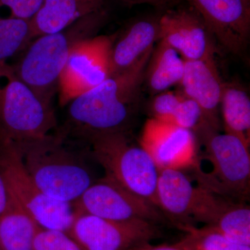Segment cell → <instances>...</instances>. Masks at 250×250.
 <instances>
[{
    "label": "cell",
    "mask_w": 250,
    "mask_h": 250,
    "mask_svg": "<svg viewBox=\"0 0 250 250\" xmlns=\"http://www.w3.org/2000/svg\"><path fill=\"white\" fill-rule=\"evenodd\" d=\"M152 50L128 70L112 75L70 102L67 127L62 134L87 141L95 135L125 132L139 98Z\"/></svg>",
    "instance_id": "6da1fadb"
},
{
    "label": "cell",
    "mask_w": 250,
    "mask_h": 250,
    "mask_svg": "<svg viewBox=\"0 0 250 250\" xmlns=\"http://www.w3.org/2000/svg\"><path fill=\"white\" fill-rule=\"evenodd\" d=\"M14 144L28 173L51 198L73 205L97 181L88 153L62 133Z\"/></svg>",
    "instance_id": "7a4b0ae2"
},
{
    "label": "cell",
    "mask_w": 250,
    "mask_h": 250,
    "mask_svg": "<svg viewBox=\"0 0 250 250\" xmlns=\"http://www.w3.org/2000/svg\"><path fill=\"white\" fill-rule=\"evenodd\" d=\"M104 9L80 18L63 30L39 36L12 65L16 75L45 103L52 104L72 47L93 36L106 19Z\"/></svg>",
    "instance_id": "3957f363"
},
{
    "label": "cell",
    "mask_w": 250,
    "mask_h": 250,
    "mask_svg": "<svg viewBox=\"0 0 250 250\" xmlns=\"http://www.w3.org/2000/svg\"><path fill=\"white\" fill-rule=\"evenodd\" d=\"M57 126L52 104L18 78L12 65H0V143L41 139Z\"/></svg>",
    "instance_id": "277c9868"
},
{
    "label": "cell",
    "mask_w": 250,
    "mask_h": 250,
    "mask_svg": "<svg viewBox=\"0 0 250 250\" xmlns=\"http://www.w3.org/2000/svg\"><path fill=\"white\" fill-rule=\"evenodd\" d=\"M87 141L105 177L156 206L159 170L140 145L131 143L125 132L95 135Z\"/></svg>",
    "instance_id": "5b68a950"
},
{
    "label": "cell",
    "mask_w": 250,
    "mask_h": 250,
    "mask_svg": "<svg viewBox=\"0 0 250 250\" xmlns=\"http://www.w3.org/2000/svg\"><path fill=\"white\" fill-rule=\"evenodd\" d=\"M205 147V156L211 164L209 173L195 167L198 186L229 200L243 202L249 195V146L233 135L219 134L207 123L196 130Z\"/></svg>",
    "instance_id": "8992f818"
},
{
    "label": "cell",
    "mask_w": 250,
    "mask_h": 250,
    "mask_svg": "<svg viewBox=\"0 0 250 250\" xmlns=\"http://www.w3.org/2000/svg\"><path fill=\"white\" fill-rule=\"evenodd\" d=\"M0 173L13 200L40 228L68 231L75 218L73 205L51 198L39 188L14 143H0Z\"/></svg>",
    "instance_id": "52a82bcc"
},
{
    "label": "cell",
    "mask_w": 250,
    "mask_h": 250,
    "mask_svg": "<svg viewBox=\"0 0 250 250\" xmlns=\"http://www.w3.org/2000/svg\"><path fill=\"white\" fill-rule=\"evenodd\" d=\"M72 205L75 213L112 221H146L156 225L167 221L152 202L105 177L94 182Z\"/></svg>",
    "instance_id": "ba28073f"
},
{
    "label": "cell",
    "mask_w": 250,
    "mask_h": 250,
    "mask_svg": "<svg viewBox=\"0 0 250 250\" xmlns=\"http://www.w3.org/2000/svg\"><path fill=\"white\" fill-rule=\"evenodd\" d=\"M113 42L108 36H91L72 47L59 78V104L65 106L111 77Z\"/></svg>",
    "instance_id": "9c48e42d"
},
{
    "label": "cell",
    "mask_w": 250,
    "mask_h": 250,
    "mask_svg": "<svg viewBox=\"0 0 250 250\" xmlns=\"http://www.w3.org/2000/svg\"><path fill=\"white\" fill-rule=\"evenodd\" d=\"M67 233L82 250H129L160 236L156 224L116 222L75 213Z\"/></svg>",
    "instance_id": "30bf717a"
},
{
    "label": "cell",
    "mask_w": 250,
    "mask_h": 250,
    "mask_svg": "<svg viewBox=\"0 0 250 250\" xmlns=\"http://www.w3.org/2000/svg\"><path fill=\"white\" fill-rule=\"evenodd\" d=\"M207 29L234 55L246 52L250 35V0H184Z\"/></svg>",
    "instance_id": "8fae6325"
},
{
    "label": "cell",
    "mask_w": 250,
    "mask_h": 250,
    "mask_svg": "<svg viewBox=\"0 0 250 250\" xmlns=\"http://www.w3.org/2000/svg\"><path fill=\"white\" fill-rule=\"evenodd\" d=\"M139 145L159 170H182L198 166L197 139L193 131L149 118L143 126Z\"/></svg>",
    "instance_id": "7c38bea8"
},
{
    "label": "cell",
    "mask_w": 250,
    "mask_h": 250,
    "mask_svg": "<svg viewBox=\"0 0 250 250\" xmlns=\"http://www.w3.org/2000/svg\"><path fill=\"white\" fill-rule=\"evenodd\" d=\"M159 40L175 49L184 61L214 58L213 37L190 6L166 11L159 18Z\"/></svg>",
    "instance_id": "4fadbf2b"
},
{
    "label": "cell",
    "mask_w": 250,
    "mask_h": 250,
    "mask_svg": "<svg viewBox=\"0 0 250 250\" xmlns=\"http://www.w3.org/2000/svg\"><path fill=\"white\" fill-rule=\"evenodd\" d=\"M205 189L195 187L183 170H159L156 188V206L167 221L187 231L192 228Z\"/></svg>",
    "instance_id": "5bb4252c"
},
{
    "label": "cell",
    "mask_w": 250,
    "mask_h": 250,
    "mask_svg": "<svg viewBox=\"0 0 250 250\" xmlns=\"http://www.w3.org/2000/svg\"><path fill=\"white\" fill-rule=\"evenodd\" d=\"M182 93L201 108L205 123L218 131V110L224 83L215 58L184 61V73L180 83Z\"/></svg>",
    "instance_id": "9a60e30c"
},
{
    "label": "cell",
    "mask_w": 250,
    "mask_h": 250,
    "mask_svg": "<svg viewBox=\"0 0 250 250\" xmlns=\"http://www.w3.org/2000/svg\"><path fill=\"white\" fill-rule=\"evenodd\" d=\"M104 0H44L30 21L31 41L65 29L80 18L103 9Z\"/></svg>",
    "instance_id": "2e32d148"
},
{
    "label": "cell",
    "mask_w": 250,
    "mask_h": 250,
    "mask_svg": "<svg viewBox=\"0 0 250 250\" xmlns=\"http://www.w3.org/2000/svg\"><path fill=\"white\" fill-rule=\"evenodd\" d=\"M159 39V19H143L133 23L116 44L110 61L111 76L128 70L152 51Z\"/></svg>",
    "instance_id": "e0dca14e"
},
{
    "label": "cell",
    "mask_w": 250,
    "mask_h": 250,
    "mask_svg": "<svg viewBox=\"0 0 250 250\" xmlns=\"http://www.w3.org/2000/svg\"><path fill=\"white\" fill-rule=\"evenodd\" d=\"M184 73V60L180 54L160 40L148 61L144 79L149 91L158 94L179 84Z\"/></svg>",
    "instance_id": "ac0fdd59"
},
{
    "label": "cell",
    "mask_w": 250,
    "mask_h": 250,
    "mask_svg": "<svg viewBox=\"0 0 250 250\" xmlns=\"http://www.w3.org/2000/svg\"><path fill=\"white\" fill-rule=\"evenodd\" d=\"M220 105L225 133L236 136L250 146V100L239 85H223Z\"/></svg>",
    "instance_id": "d6986e66"
},
{
    "label": "cell",
    "mask_w": 250,
    "mask_h": 250,
    "mask_svg": "<svg viewBox=\"0 0 250 250\" xmlns=\"http://www.w3.org/2000/svg\"><path fill=\"white\" fill-rule=\"evenodd\" d=\"M0 218L1 250H34V238L40 227L13 200Z\"/></svg>",
    "instance_id": "ffe728a7"
},
{
    "label": "cell",
    "mask_w": 250,
    "mask_h": 250,
    "mask_svg": "<svg viewBox=\"0 0 250 250\" xmlns=\"http://www.w3.org/2000/svg\"><path fill=\"white\" fill-rule=\"evenodd\" d=\"M207 226L233 241L250 246V208L243 202H231L213 225Z\"/></svg>",
    "instance_id": "44dd1931"
},
{
    "label": "cell",
    "mask_w": 250,
    "mask_h": 250,
    "mask_svg": "<svg viewBox=\"0 0 250 250\" xmlns=\"http://www.w3.org/2000/svg\"><path fill=\"white\" fill-rule=\"evenodd\" d=\"M30 21L0 18V65L31 42Z\"/></svg>",
    "instance_id": "7402d4cb"
},
{
    "label": "cell",
    "mask_w": 250,
    "mask_h": 250,
    "mask_svg": "<svg viewBox=\"0 0 250 250\" xmlns=\"http://www.w3.org/2000/svg\"><path fill=\"white\" fill-rule=\"evenodd\" d=\"M185 232L178 243L188 250H250V246L233 241L207 225L192 227Z\"/></svg>",
    "instance_id": "603a6c76"
},
{
    "label": "cell",
    "mask_w": 250,
    "mask_h": 250,
    "mask_svg": "<svg viewBox=\"0 0 250 250\" xmlns=\"http://www.w3.org/2000/svg\"><path fill=\"white\" fill-rule=\"evenodd\" d=\"M34 250H82L66 231L39 228L34 238Z\"/></svg>",
    "instance_id": "cb8c5ba5"
},
{
    "label": "cell",
    "mask_w": 250,
    "mask_h": 250,
    "mask_svg": "<svg viewBox=\"0 0 250 250\" xmlns=\"http://www.w3.org/2000/svg\"><path fill=\"white\" fill-rule=\"evenodd\" d=\"M205 123L201 108L197 103L184 95L176 108L169 123L195 131Z\"/></svg>",
    "instance_id": "d4e9b609"
},
{
    "label": "cell",
    "mask_w": 250,
    "mask_h": 250,
    "mask_svg": "<svg viewBox=\"0 0 250 250\" xmlns=\"http://www.w3.org/2000/svg\"><path fill=\"white\" fill-rule=\"evenodd\" d=\"M44 0H0V18L31 21Z\"/></svg>",
    "instance_id": "484cf974"
},
{
    "label": "cell",
    "mask_w": 250,
    "mask_h": 250,
    "mask_svg": "<svg viewBox=\"0 0 250 250\" xmlns=\"http://www.w3.org/2000/svg\"><path fill=\"white\" fill-rule=\"evenodd\" d=\"M184 97L182 91L167 90L156 94L152 104V118L169 123L176 108Z\"/></svg>",
    "instance_id": "4316f807"
},
{
    "label": "cell",
    "mask_w": 250,
    "mask_h": 250,
    "mask_svg": "<svg viewBox=\"0 0 250 250\" xmlns=\"http://www.w3.org/2000/svg\"><path fill=\"white\" fill-rule=\"evenodd\" d=\"M12 202L11 195L4 178L0 173V218L7 211Z\"/></svg>",
    "instance_id": "83f0119b"
},
{
    "label": "cell",
    "mask_w": 250,
    "mask_h": 250,
    "mask_svg": "<svg viewBox=\"0 0 250 250\" xmlns=\"http://www.w3.org/2000/svg\"><path fill=\"white\" fill-rule=\"evenodd\" d=\"M129 250H188L180 246L178 243L173 245L163 244L159 246H152L149 243H144L134 247Z\"/></svg>",
    "instance_id": "f1b7e54d"
},
{
    "label": "cell",
    "mask_w": 250,
    "mask_h": 250,
    "mask_svg": "<svg viewBox=\"0 0 250 250\" xmlns=\"http://www.w3.org/2000/svg\"><path fill=\"white\" fill-rule=\"evenodd\" d=\"M125 4L129 5L151 4L152 6H164L169 4L172 0H120Z\"/></svg>",
    "instance_id": "f546056e"
},
{
    "label": "cell",
    "mask_w": 250,
    "mask_h": 250,
    "mask_svg": "<svg viewBox=\"0 0 250 250\" xmlns=\"http://www.w3.org/2000/svg\"><path fill=\"white\" fill-rule=\"evenodd\" d=\"M0 250H1V249H0Z\"/></svg>",
    "instance_id": "4dcf8cb0"
}]
</instances>
